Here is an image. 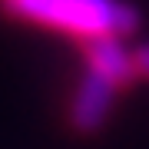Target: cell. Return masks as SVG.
I'll list each match as a JSON object with an SVG mask.
<instances>
[{
    "instance_id": "6da1fadb",
    "label": "cell",
    "mask_w": 149,
    "mask_h": 149,
    "mask_svg": "<svg viewBox=\"0 0 149 149\" xmlns=\"http://www.w3.org/2000/svg\"><path fill=\"white\" fill-rule=\"evenodd\" d=\"M10 17L70 33L76 40L126 37L139 30V10L123 0H0Z\"/></svg>"
},
{
    "instance_id": "7a4b0ae2",
    "label": "cell",
    "mask_w": 149,
    "mask_h": 149,
    "mask_svg": "<svg viewBox=\"0 0 149 149\" xmlns=\"http://www.w3.org/2000/svg\"><path fill=\"white\" fill-rule=\"evenodd\" d=\"M116 86L109 80H103L93 70H83L80 83H76L73 96H70L66 106V123L76 136H96L113 116V106H116Z\"/></svg>"
},
{
    "instance_id": "3957f363",
    "label": "cell",
    "mask_w": 149,
    "mask_h": 149,
    "mask_svg": "<svg viewBox=\"0 0 149 149\" xmlns=\"http://www.w3.org/2000/svg\"><path fill=\"white\" fill-rule=\"evenodd\" d=\"M83 56H86V70L100 73L103 80H109L116 90L129 86L139 76L133 53L123 47V37H93V40H83Z\"/></svg>"
},
{
    "instance_id": "277c9868",
    "label": "cell",
    "mask_w": 149,
    "mask_h": 149,
    "mask_svg": "<svg viewBox=\"0 0 149 149\" xmlns=\"http://www.w3.org/2000/svg\"><path fill=\"white\" fill-rule=\"evenodd\" d=\"M133 60H136L139 76H146V80H149V43H143V47H136V50H133Z\"/></svg>"
}]
</instances>
